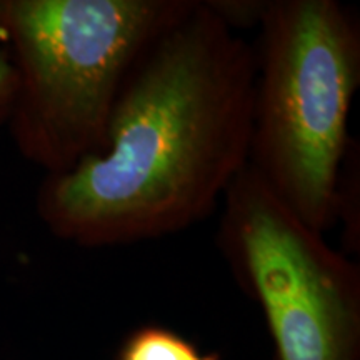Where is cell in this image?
I'll use <instances>...</instances> for the list:
<instances>
[{"label":"cell","instance_id":"1","mask_svg":"<svg viewBox=\"0 0 360 360\" xmlns=\"http://www.w3.org/2000/svg\"><path fill=\"white\" fill-rule=\"evenodd\" d=\"M255 52L195 0L143 53L102 152L45 174L37 214L80 247L137 244L212 214L249 164Z\"/></svg>","mask_w":360,"mask_h":360},{"label":"cell","instance_id":"2","mask_svg":"<svg viewBox=\"0 0 360 360\" xmlns=\"http://www.w3.org/2000/svg\"><path fill=\"white\" fill-rule=\"evenodd\" d=\"M193 2L0 0V49L17 79L7 125L20 155L58 174L102 152L134 67Z\"/></svg>","mask_w":360,"mask_h":360},{"label":"cell","instance_id":"3","mask_svg":"<svg viewBox=\"0 0 360 360\" xmlns=\"http://www.w3.org/2000/svg\"><path fill=\"white\" fill-rule=\"evenodd\" d=\"M255 53L249 165L297 217L323 233L352 141L360 29L334 0H269Z\"/></svg>","mask_w":360,"mask_h":360},{"label":"cell","instance_id":"4","mask_svg":"<svg viewBox=\"0 0 360 360\" xmlns=\"http://www.w3.org/2000/svg\"><path fill=\"white\" fill-rule=\"evenodd\" d=\"M219 249L257 300L276 360H359L360 270L245 165L224 195Z\"/></svg>","mask_w":360,"mask_h":360},{"label":"cell","instance_id":"5","mask_svg":"<svg viewBox=\"0 0 360 360\" xmlns=\"http://www.w3.org/2000/svg\"><path fill=\"white\" fill-rule=\"evenodd\" d=\"M117 360H220L217 354H202L191 340L160 326L137 328L125 339Z\"/></svg>","mask_w":360,"mask_h":360},{"label":"cell","instance_id":"6","mask_svg":"<svg viewBox=\"0 0 360 360\" xmlns=\"http://www.w3.org/2000/svg\"><path fill=\"white\" fill-rule=\"evenodd\" d=\"M17 79L8 56L0 49V127L8 122L15 98Z\"/></svg>","mask_w":360,"mask_h":360}]
</instances>
